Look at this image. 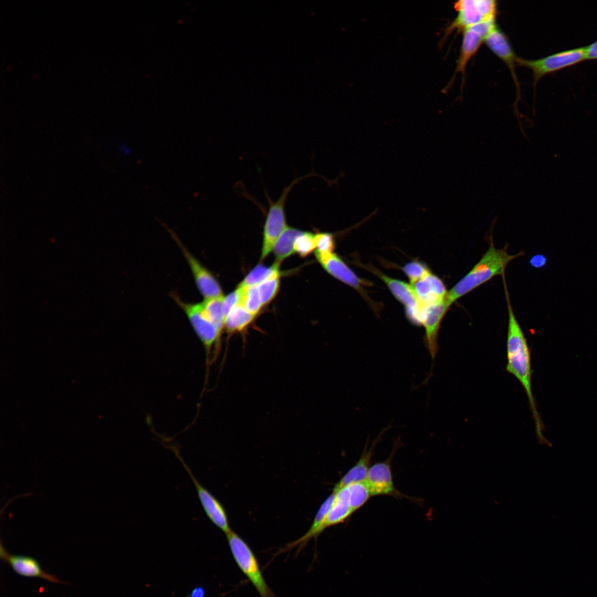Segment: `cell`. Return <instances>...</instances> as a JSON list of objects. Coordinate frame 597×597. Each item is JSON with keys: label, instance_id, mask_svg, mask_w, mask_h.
Instances as JSON below:
<instances>
[{"label": "cell", "instance_id": "277c9868", "mask_svg": "<svg viewBox=\"0 0 597 597\" xmlns=\"http://www.w3.org/2000/svg\"><path fill=\"white\" fill-rule=\"evenodd\" d=\"M558 526L552 523L541 533L512 532L476 570L484 575L514 572L535 559L558 554Z\"/></svg>", "mask_w": 597, "mask_h": 597}, {"label": "cell", "instance_id": "6da1fadb", "mask_svg": "<svg viewBox=\"0 0 597 597\" xmlns=\"http://www.w3.org/2000/svg\"><path fill=\"white\" fill-rule=\"evenodd\" d=\"M596 365L597 355L588 358L566 379L552 402H538L527 451L523 519L530 517L544 503L552 482L575 454L569 423L570 406L580 381Z\"/></svg>", "mask_w": 597, "mask_h": 597}, {"label": "cell", "instance_id": "5b68a950", "mask_svg": "<svg viewBox=\"0 0 597 597\" xmlns=\"http://www.w3.org/2000/svg\"><path fill=\"white\" fill-rule=\"evenodd\" d=\"M558 554L535 559L514 570L521 597H547L558 577Z\"/></svg>", "mask_w": 597, "mask_h": 597}, {"label": "cell", "instance_id": "8992f818", "mask_svg": "<svg viewBox=\"0 0 597 597\" xmlns=\"http://www.w3.org/2000/svg\"><path fill=\"white\" fill-rule=\"evenodd\" d=\"M476 573L484 578L482 597H521L514 572L492 575H484L479 570Z\"/></svg>", "mask_w": 597, "mask_h": 597}, {"label": "cell", "instance_id": "ba28073f", "mask_svg": "<svg viewBox=\"0 0 597 597\" xmlns=\"http://www.w3.org/2000/svg\"><path fill=\"white\" fill-rule=\"evenodd\" d=\"M239 298L251 311L260 308L263 304V298L259 293L251 292L249 289H242L239 292Z\"/></svg>", "mask_w": 597, "mask_h": 597}, {"label": "cell", "instance_id": "30bf717a", "mask_svg": "<svg viewBox=\"0 0 597 597\" xmlns=\"http://www.w3.org/2000/svg\"><path fill=\"white\" fill-rule=\"evenodd\" d=\"M346 597H359L356 591L352 588H345L344 590Z\"/></svg>", "mask_w": 597, "mask_h": 597}, {"label": "cell", "instance_id": "52a82bcc", "mask_svg": "<svg viewBox=\"0 0 597 597\" xmlns=\"http://www.w3.org/2000/svg\"><path fill=\"white\" fill-rule=\"evenodd\" d=\"M483 589L484 578L475 572L470 580L448 593V597H482Z\"/></svg>", "mask_w": 597, "mask_h": 597}, {"label": "cell", "instance_id": "7a4b0ae2", "mask_svg": "<svg viewBox=\"0 0 597 597\" xmlns=\"http://www.w3.org/2000/svg\"><path fill=\"white\" fill-rule=\"evenodd\" d=\"M335 459L365 503L380 535L394 576L407 596L447 593L439 565L425 546L378 504L344 461L337 457Z\"/></svg>", "mask_w": 597, "mask_h": 597}, {"label": "cell", "instance_id": "9c48e42d", "mask_svg": "<svg viewBox=\"0 0 597 597\" xmlns=\"http://www.w3.org/2000/svg\"><path fill=\"white\" fill-rule=\"evenodd\" d=\"M588 501H589V504H593L597 507V472L594 474L589 483Z\"/></svg>", "mask_w": 597, "mask_h": 597}, {"label": "cell", "instance_id": "8fae6325", "mask_svg": "<svg viewBox=\"0 0 597 597\" xmlns=\"http://www.w3.org/2000/svg\"><path fill=\"white\" fill-rule=\"evenodd\" d=\"M425 597H448V591L442 593V594H437V595L425 596Z\"/></svg>", "mask_w": 597, "mask_h": 597}, {"label": "cell", "instance_id": "3957f363", "mask_svg": "<svg viewBox=\"0 0 597 597\" xmlns=\"http://www.w3.org/2000/svg\"><path fill=\"white\" fill-rule=\"evenodd\" d=\"M596 472L597 459L577 452L564 465L545 498L554 524L559 525L589 504L588 488Z\"/></svg>", "mask_w": 597, "mask_h": 597}]
</instances>
